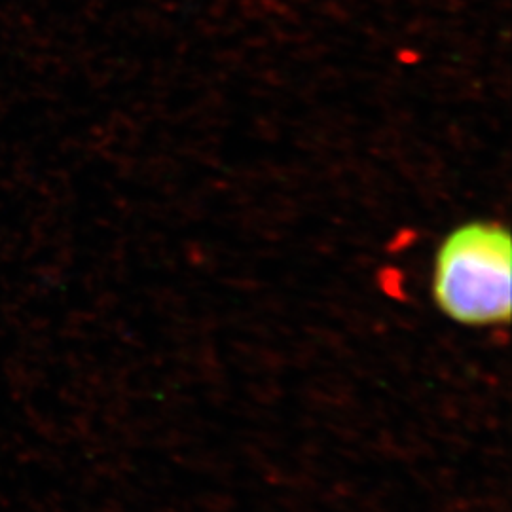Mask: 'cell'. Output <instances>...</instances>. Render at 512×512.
Here are the masks:
<instances>
[{
  "label": "cell",
  "instance_id": "cell-1",
  "mask_svg": "<svg viewBox=\"0 0 512 512\" xmlns=\"http://www.w3.org/2000/svg\"><path fill=\"white\" fill-rule=\"evenodd\" d=\"M440 315L469 329L505 327L512 313V239L497 220L459 224L440 241L431 270Z\"/></svg>",
  "mask_w": 512,
  "mask_h": 512
}]
</instances>
